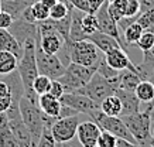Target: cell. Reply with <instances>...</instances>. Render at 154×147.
I'll return each mask as SVG.
<instances>
[{
	"mask_svg": "<svg viewBox=\"0 0 154 147\" xmlns=\"http://www.w3.org/2000/svg\"><path fill=\"white\" fill-rule=\"evenodd\" d=\"M0 147H20L9 127V119L6 112L0 113Z\"/></svg>",
	"mask_w": 154,
	"mask_h": 147,
	"instance_id": "20",
	"label": "cell"
},
{
	"mask_svg": "<svg viewBox=\"0 0 154 147\" xmlns=\"http://www.w3.org/2000/svg\"><path fill=\"white\" fill-rule=\"evenodd\" d=\"M14 19L11 16L7 13V11H0V29H7L9 30L11 27V24H13Z\"/></svg>",
	"mask_w": 154,
	"mask_h": 147,
	"instance_id": "38",
	"label": "cell"
},
{
	"mask_svg": "<svg viewBox=\"0 0 154 147\" xmlns=\"http://www.w3.org/2000/svg\"><path fill=\"white\" fill-rule=\"evenodd\" d=\"M35 58H37L38 74L50 76L51 79H58L64 72L66 66L60 60L57 54H47L41 50V47L35 44Z\"/></svg>",
	"mask_w": 154,
	"mask_h": 147,
	"instance_id": "7",
	"label": "cell"
},
{
	"mask_svg": "<svg viewBox=\"0 0 154 147\" xmlns=\"http://www.w3.org/2000/svg\"><path fill=\"white\" fill-rule=\"evenodd\" d=\"M0 51L11 52L17 58L23 55V47L7 29H0Z\"/></svg>",
	"mask_w": 154,
	"mask_h": 147,
	"instance_id": "17",
	"label": "cell"
},
{
	"mask_svg": "<svg viewBox=\"0 0 154 147\" xmlns=\"http://www.w3.org/2000/svg\"><path fill=\"white\" fill-rule=\"evenodd\" d=\"M9 31L14 35V38L19 41V44L23 47L24 43L28 40H35L38 43V31H37V23H28L23 19L14 20L11 27L9 29Z\"/></svg>",
	"mask_w": 154,
	"mask_h": 147,
	"instance_id": "12",
	"label": "cell"
},
{
	"mask_svg": "<svg viewBox=\"0 0 154 147\" xmlns=\"http://www.w3.org/2000/svg\"><path fill=\"white\" fill-rule=\"evenodd\" d=\"M89 116H91L92 120L100 127V130L112 133L113 136H116L117 139H123V140H129V142L137 143L134 140V137L131 136V133L129 132V129L126 127V124L123 123V120L120 119V116H109V115L103 113L100 109L94 110Z\"/></svg>",
	"mask_w": 154,
	"mask_h": 147,
	"instance_id": "6",
	"label": "cell"
},
{
	"mask_svg": "<svg viewBox=\"0 0 154 147\" xmlns=\"http://www.w3.org/2000/svg\"><path fill=\"white\" fill-rule=\"evenodd\" d=\"M19 58L7 51H0V75H10L17 69Z\"/></svg>",
	"mask_w": 154,
	"mask_h": 147,
	"instance_id": "21",
	"label": "cell"
},
{
	"mask_svg": "<svg viewBox=\"0 0 154 147\" xmlns=\"http://www.w3.org/2000/svg\"><path fill=\"white\" fill-rule=\"evenodd\" d=\"M107 2H110V0H107Z\"/></svg>",
	"mask_w": 154,
	"mask_h": 147,
	"instance_id": "54",
	"label": "cell"
},
{
	"mask_svg": "<svg viewBox=\"0 0 154 147\" xmlns=\"http://www.w3.org/2000/svg\"><path fill=\"white\" fill-rule=\"evenodd\" d=\"M65 54L69 62H75L84 66H91L98 69L99 64L103 60L105 54L94 43L88 40L71 41L65 45Z\"/></svg>",
	"mask_w": 154,
	"mask_h": 147,
	"instance_id": "1",
	"label": "cell"
},
{
	"mask_svg": "<svg viewBox=\"0 0 154 147\" xmlns=\"http://www.w3.org/2000/svg\"><path fill=\"white\" fill-rule=\"evenodd\" d=\"M82 30L86 35L98 31V20L95 13H84L82 14Z\"/></svg>",
	"mask_w": 154,
	"mask_h": 147,
	"instance_id": "28",
	"label": "cell"
},
{
	"mask_svg": "<svg viewBox=\"0 0 154 147\" xmlns=\"http://www.w3.org/2000/svg\"><path fill=\"white\" fill-rule=\"evenodd\" d=\"M115 95L119 98L122 103V115L120 116H125V115H131L136 113V112H140V100L136 96L134 92H130V90H123V89H116L115 90Z\"/></svg>",
	"mask_w": 154,
	"mask_h": 147,
	"instance_id": "15",
	"label": "cell"
},
{
	"mask_svg": "<svg viewBox=\"0 0 154 147\" xmlns=\"http://www.w3.org/2000/svg\"><path fill=\"white\" fill-rule=\"evenodd\" d=\"M79 116H68V118L57 119L51 126V134L57 143H68L76 136V130L79 126Z\"/></svg>",
	"mask_w": 154,
	"mask_h": 147,
	"instance_id": "9",
	"label": "cell"
},
{
	"mask_svg": "<svg viewBox=\"0 0 154 147\" xmlns=\"http://www.w3.org/2000/svg\"><path fill=\"white\" fill-rule=\"evenodd\" d=\"M82 11L72 7V16H71V27H69V43L71 41H82L86 40L88 35L82 30Z\"/></svg>",
	"mask_w": 154,
	"mask_h": 147,
	"instance_id": "19",
	"label": "cell"
},
{
	"mask_svg": "<svg viewBox=\"0 0 154 147\" xmlns=\"http://www.w3.org/2000/svg\"><path fill=\"white\" fill-rule=\"evenodd\" d=\"M86 40L91 41V43H94L103 54H106L107 51H110L113 48H122V45L117 43V40H115L112 35H107V34L102 33V31H95L94 34L88 35Z\"/></svg>",
	"mask_w": 154,
	"mask_h": 147,
	"instance_id": "16",
	"label": "cell"
},
{
	"mask_svg": "<svg viewBox=\"0 0 154 147\" xmlns=\"http://www.w3.org/2000/svg\"><path fill=\"white\" fill-rule=\"evenodd\" d=\"M60 102L62 105H66V106L72 108L78 113L91 115L94 110L100 109V105H98L89 96L84 95V93H79V92H65L60 98Z\"/></svg>",
	"mask_w": 154,
	"mask_h": 147,
	"instance_id": "10",
	"label": "cell"
},
{
	"mask_svg": "<svg viewBox=\"0 0 154 147\" xmlns=\"http://www.w3.org/2000/svg\"><path fill=\"white\" fill-rule=\"evenodd\" d=\"M0 11H2V0H0Z\"/></svg>",
	"mask_w": 154,
	"mask_h": 147,
	"instance_id": "52",
	"label": "cell"
},
{
	"mask_svg": "<svg viewBox=\"0 0 154 147\" xmlns=\"http://www.w3.org/2000/svg\"><path fill=\"white\" fill-rule=\"evenodd\" d=\"M139 5H140V13H143V11H147V10L153 9L154 0H139Z\"/></svg>",
	"mask_w": 154,
	"mask_h": 147,
	"instance_id": "44",
	"label": "cell"
},
{
	"mask_svg": "<svg viewBox=\"0 0 154 147\" xmlns=\"http://www.w3.org/2000/svg\"><path fill=\"white\" fill-rule=\"evenodd\" d=\"M147 30H150L151 33H154V24H153V26H151V27H150V29H147Z\"/></svg>",
	"mask_w": 154,
	"mask_h": 147,
	"instance_id": "49",
	"label": "cell"
},
{
	"mask_svg": "<svg viewBox=\"0 0 154 147\" xmlns=\"http://www.w3.org/2000/svg\"><path fill=\"white\" fill-rule=\"evenodd\" d=\"M3 96H11V88L7 81H0V98Z\"/></svg>",
	"mask_w": 154,
	"mask_h": 147,
	"instance_id": "42",
	"label": "cell"
},
{
	"mask_svg": "<svg viewBox=\"0 0 154 147\" xmlns=\"http://www.w3.org/2000/svg\"><path fill=\"white\" fill-rule=\"evenodd\" d=\"M151 136L154 137V127H153V130H151Z\"/></svg>",
	"mask_w": 154,
	"mask_h": 147,
	"instance_id": "50",
	"label": "cell"
},
{
	"mask_svg": "<svg viewBox=\"0 0 154 147\" xmlns=\"http://www.w3.org/2000/svg\"><path fill=\"white\" fill-rule=\"evenodd\" d=\"M100 110L105 115H109V116H120L122 103L119 100V98L116 95L107 96L106 99H103L102 103H100Z\"/></svg>",
	"mask_w": 154,
	"mask_h": 147,
	"instance_id": "22",
	"label": "cell"
},
{
	"mask_svg": "<svg viewBox=\"0 0 154 147\" xmlns=\"http://www.w3.org/2000/svg\"><path fill=\"white\" fill-rule=\"evenodd\" d=\"M75 115H78V112H76V110H74L72 108L66 106V105L61 103V109H60L58 119H60V118H68V116H75Z\"/></svg>",
	"mask_w": 154,
	"mask_h": 147,
	"instance_id": "40",
	"label": "cell"
},
{
	"mask_svg": "<svg viewBox=\"0 0 154 147\" xmlns=\"http://www.w3.org/2000/svg\"><path fill=\"white\" fill-rule=\"evenodd\" d=\"M62 2H66V0H62Z\"/></svg>",
	"mask_w": 154,
	"mask_h": 147,
	"instance_id": "53",
	"label": "cell"
},
{
	"mask_svg": "<svg viewBox=\"0 0 154 147\" xmlns=\"http://www.w3.org/2000/svg\"><path fill=\"white\" fill-rule=\"evenodd\" d=\"M40 2H41L42 5L45 6V7H48V9H51L52 6L55 5L57 2H58V0H40Z\"/></svg>",
	"mask_w": 154,
	"mask_h": 147,
	"instance_id": "46",
	"label": "cell"
},
{
	"mask_svg": "<svg viewBox=\"0 0 154 147\" xmlns=\"http://www.w3.org/2000/svg\"><path fill=\"white\" fill-rule=\"evenodd\" d=\"M78 92L89 96L94 102L100 105L102 100L106 99L107 96L115 95V88H113L112 84L107 81L106 78H103L99 72H95L94 75H92V78L89 79L88 84H86L84 88H81Z\"/></svg>",
	"mask_w": 154,
	"mask_h": 147,
	"instance_id": "8",
	"label": "cell"
},
{
	"mask_svg": "<svg viewBox=\"0 0 154 147\" xmlns=\"http://www.w3.org/2000/svg\"><path fill=\"white\" fill-rule=\"evenodd\" d=\"M100 127L95 123L94 120L89 122H82L78 126L76 130V137L79 140L82 147H96V142L100 134Z\"/></svg>",
	"mask_w": 154,
	"mask_h": 147,
	"instance_id": "13",
	"label": "cell"
},
{
	"mask_svg": "<svg viewBox=\"0 0 154 147\" xmlns=\"http://www.w3.org/2000/svg\"><path fill=\"white\" fill-rule=\"evenodd\" d=\"M136 45L140 48L141 52L149 51L150 48L154 47V33H151L150 30H144V31L141 33L139 41L136 43Z\"/></svg>",
	"mask_w": 154,
	"mask_h": 147,
	"instance_id": "30",
	"label": "cell"
},
{
	"mask_svg": "<svg viewBox=\"0 0 154 147\" xmlns=\"http://www.w3.org/2000/svg\"><path fill=\"white\" fill-rule=\"evenodd\" d=\"M95 72H96V68L69 62L65 68V72L58 78V81L62 84L65 92H78L81 88H84L88 84Z\"/></svg>",
	"mask_w": 154,
	"mask_h": 147,
	"instance_id": "4",
	"label": "cell"
},
{
	"mask_svg": "<svg viewBox=\"0 0 154 147\" xmlns=\"http://www.w3.org/2000/svg\"><path fill=\"white\" fill-rule=\"evenodd\" d=\"M31 9V13H33V17L35 21H42V20L50 19V9L45 7L41 2H35L34 5L30 6Z\"/></svg>",
	"mask_w": 154,
	"mask_h": 147,
	"instance_id": "29",
	"label": "cell"
},
{
	"mask_svg": "<svg viewBox=\"0 0 154 147\" xmlns=\"http://www.w3.org/2000/svg\"><path fill=\"white\" fill-rule=\"evenodd\" d=\"M105 60L109 65L117 69V71H123V69H130V71L137 74V66L131 62V60L129 58L127 52L122 48H113L110 51H107L105 54ZM139 75V74H137Z\"/></svg>",
	"mask_w": 154,
	"mask_h": 147,
	"instance_id": "14",
	"label": "cell"
},
{
	"mask_svg": "<svg viewBox=\"0 0 154 147\" xmlns=\"http://www.w3.org/2000/svg\"><path fill=\"white\" fill-rule=\"evenodd\" d=\"M51 78L47 75H42V74H38L35 76V79L33 82V90L37 93L38 96L42 95V93H47L50 90V86H51Z\"/></svg>",
	"mask_w": 154,
	"mask_h": 147,
	"instance_id": "27",
	"label": "cell"
},
{
	"mask_svg": "<svg viewBox=\"0 0 154 147\" xmlns=\"http://www.w3.org/2000/svg\"><path fill=\"white\" fill-rule=\"evenodd\" d=\"M35 40H28L23 45V55L19 58L17 72L23 84L24 92L33 90V82L38 75L37 58H35Z\"/></svg>",
	"mask_w": 154,
	"mask_h": 147,
	"instance_id": "2",
	"label": "cell"
},
{
	"mask_svg": "<svg viewBox=\"0 0 154 147\" xmlns=\"http://www.w3.org/2000/svg\"><path fill=\"white\" fill-rule=\"evenodd\" d=\"M134 93L141 103L151 102V100H154V85L150 81H146V79L140 81L139 85L136 86Z\"/></svg>",
	"mask_w": 154,
	"mask_h": 147,
	"instance_id": "24",
	"label": "cell"
},
{
	"mask_svg": "<svg viewBox=\"0 0 154 147\" xmlns=\"http://www.w3.org/2000/svg\"><path fill=\"white\" fill-rule=\"evenodd\" d=\"M38 108L41 109V112L44 115L58 119L60 109H61V102L60 99L54 98V96L50 95L47 92V93H42V95L38 96Z\"/></svg>",
	"mask_w": 154,
	"mask_h": 147,
	"instance_id": "18",
	"label": "cell"
},
{
	"mask_svg": "<svg viewBox=\"0 0 154 147\" xmlns=\"http://www.w3.org/2000/svg\"><path fill=\"white\" fill-rule=\"evenodd\" d=\"M57 147H72L68 143H57Z\"/></svg>",
	"mask_w": 154,
	"mask_h": 147,
	"instance_id": "48",
	"label": "cell"
},
{
	"mask_svg": "<svg viewBox=\"0 0 154 147\" xmlns=\"http://www.w3.org/2000/svg\"><path fill=\"white\" fill-rule=\"evenodd\" d=\"M107 13L110 16V19H112L113 21H116V23H119V21L125 17V14L122 13L120 10H117L116 7H113L110 3H107Z\"/></svg>",
	"mask_w": 154,
	"mask_h": 147,
	"instance_id": "39",
	"label": "cell"
},
{
	"mask_svg": "<svg viewBox=\"0 0 154 147\" xmlns=\"http://www.w3.org/2000/svg\"><path fill=\"white\" fill-rule=\"evenodd\" d=\"M123 123L126 124L131 136L139 144H150L151 139V120L144 110L136 112L131 115L120 116Z\"/></svg>",
	"mask_w": 154,
	"mask_h": 147,
	"instance_id": "5",
	"label": "cell"
},
{
	"mask_svg": "<svg viewBox=\"0 0 154 147\" xmlns=\"http://www.w3.org/2000/svg\"><path fill=\"white\" fill-rule=\"evenodd\" d=\"M28 147H37V144H31V146H28Z\"/></svg>",
	"mask_w": 154,
	"mask_h": 147,
	"instance_id": "51",
	"label": "cell"
},
{
	"mask_svg": "<svg viewBox=\"0 0 154 147\" xmlns=\"http://www.w3.org/2000/svg\"><path fill=\"white\" fill-rule=\"evenodd\" d=\"M96 72H99V74H100L103 78H106V79H112V78H115V76H116L120 71H117V69L112 68V66H110V65H109V64L106 62L105 57H103V60L100 61V64H99V66H98V69H96Z\"/></svg>",
	"mask_w": 154,
	"mask_h": 147,
	"instance_id": "33",
	"label": "cell"
},
{
	"mask_svg": "<svg viewBox=\"0 0 154 147\" xmlns=\"http://www.w3.org/2000/svg\"><path fill=\"white\" fill-rule=\"evenodd\" d=\"M19 108H20L21 119H23L24 124L27 126L28 132H30L31 142H33V144H37V142L40 140V137L42 134V130H44L45 115L41 112V109L38 108V105L33 103L24 95L19 100Z\"/></svg>",
	"mask_w": 154,
	"mask_h": 147,
	"instance_id": "3",
	"label": "cell"
},
{
	"mask_svg": "<svg viewBox=\"0 0 154 147\" xmlns=\"http://www.w3.org/2000/svg\"><path fill=\"white\" fill-rule=\"evenodd\" d=\"M107 3H109V2L106 0L99 9L95 11V16H96V20H98V31H102V33L107 34V35H112L115 40H117V43L122 45V48L127 52V45L125 44L120 33H119L117 23L113 21V20L110 19L109 13H107Z\"/></svg>",
	"mask_w": 154,
	"mask_h": 147,
	"instance_id": "11",
	"label": "cell"
},
{
	"mask_svg": "<svg viewBox=\"0 0 154 147\" xmlns=\"http://www.w3.org/2000/svg\"><path fill=\"white\" fill-rule=\"evenodd\" d=\"M37 147H57V142L51 134V129H44L40 140L37 142Z\"/></svg>",
	"mask_w": 154,
	"mask_h": 147,
	"instance_id": "34",
	"label": "cell"
},
{
	"mask_svg": "<svg viewBox=\"0 0 154 147\" xmlns=\"http://www.w3.org/2000/svg\"><path fill=\"white\" fill-rule=\"evenodd\" d=\"M74 9L79 10L82 13H92V9H91V3L89 0H66Z\"/></svg>",
	"mask_w": 154,
	"mask_h": 147,
	"instance_id": "36",
	"label": "cell"
},
{
	"mask_svg": "<svg viewBox=\"0 0 154 147\" xmlns=\"http://www.w3.org/2000/svg\"><path fill=\"white\" fill-rule=\"evenodd\" d=\"M144 112L149 115L151 123H154V100H151V102H146L144 103Z\"/></svg>",
	"mask_w": 154,
	"mask_h": 147,
	"instance_id": "43",
	"label": "cell"
},
{
	"mask_svg": "<svg viewBox=\"0 0 154 147\" xmlns=\"http://www.w3.org/2000/svg\"><path fill=\"white\" fill-rule=\"evenodd\" d=\"M11 100H13L11 96H3V98H0V113L7 112V109H9L10 105H11Z\"/></svg>",
	"mask_w": 154,
	"mask_h": 147,
	"instance_id": "41",
	"label": "cell"
},
{
	"mask_svg": "<svg viewBox=\"0 0 154 147\" xmlns=\"http://www.w3.org/2000/svg\"><path fill=\"white\" fill-rule=\"evenodd\" d=\"M136 66H137V74L141 78V81H144L147 78V74L154 68V47L150 48L149 51L143 52V60Z\"/></svg>",
	"mask_w": 154,
	"mask_h": 147,
	"instance_id": "23",
	"label": "cell"
},
{
	"mask_svg": "<svg viewBox=\"0 0 154 147\" xmlns=\"http://www.w3.org/2000/svg\"><path fill=\"white\" fill-rule=\"evenodd\" d=\"M72 6L68 3V2H62V0H58L55 5L50 9V19L52 20H61L64 19L68 13L71 11Z\"/></svg>",
	"mask_w": 154,
	"mask_h": 147,
	"instance_id": "26",
	"label": "cell"
},
{
	"mask_svg": "<svg viewBox=\"0 0 154 147\" xmlns=\"http://www.w3.org/2000/svg\"><path fill=\"white\" fill-rule=\"evenodd\" d=\"M146 81H150V82H151V84L154 85V68L149 72V74H147V78H146Z\"/></svg>",
	"mask_w": 154,
	"mask_h": 147,
	"instance_id": "47",
	"label": "cell"
},
{
	"mask_svg": "<svg viewBox=\"0 0 154 147\" xmlns=\"http://www.w3.org/2000/svg\"><path fill=\"white\" fill-rule=\"evenodd\" d=\"M106 0H89V3H91V9H92V13H95L96 10L100 7V6L105 3Z\"/></svg>",
	"mask_w": 154,
	"mask_h": 147,
	"instance_id": "45",
	"label": "cell"
},
{
	"mask_svg": "<svg viewBox=\"0 0 154 147\" xmlns=\"http://www.w3.org/2000/svg\"><path fill=\"white\" fill-rule=\"evenodd\" d=\"M48 93H50V95H52L54 98H57V99H60L61 96L65 93V89H64L62 84H61L58 79H52V81H51V86H50V90H48Z\"/></svg>",
	"mask_w": 154,
	"mask_h": 147,
	"instance_id": "37",
	"label": "cell"
},
{
	"mask_svg": "<svg viewBox=\"0 0 154 147\" xmlns=\"http://www.w3.org/2000/svg\"><path fill=\"white\" fill-rule=\"evenodd\" d=\"M144 31V29L141 27L140 24L134 21V23H131L129 27L123 30V41L126 45H133L139 41V38H140L141 33Z\"/></svg>",
	"mask_w": 154,
	"mask_h": 147,
	"instance_id": "25",
	"label": "cell"
},
{
	"mask_svg": "<svg viewBox=\"0 0 154 147\" xmlns=\"http://www.w3.org/2000/svg\"><path fill=\"white\" fill-rule=\"evenodd\" d=\"M116 142H117L116 136H113L112 133L102 130L98 137V142H96V147H115Z\"/></svg>",
	"mask_w": 154,
	"mask_h": 147,
	"instance_id": "31",
	"label": "cell"
},
{
	"mask_svg": "<svg viewBox=\"0 0 154 147\" xmlns=\"http://www.w3.org/2000/svg\"><path fill=\"white\" fill-rule=\"evenodd\" d=\"M136 21L140 24L144 30L150 29V27L154 24V7L153 9H150V10H147V11L140 13V14L137 16V20H136Z\"/></svg>",
	"mask_w": 154,
	"mask_h": 147,
	"instance_id": "32",
	"label": "cell"
},
{
	"mask_svg": "<svg viewBox=\"0 0 154 147\" xmlns=\"http://www.w3.org/2000/svg\"><path fill=\"white\" fill-rule=\"evenodd\" d=\"M139 14H140V5H139V0H127L125 16H127V17H137Z\"/></svg>",
	"mask_w": 154,
	"mask_h": 147,
	"instance_id": "35",
	"label": "cell"
}]
</instances>
